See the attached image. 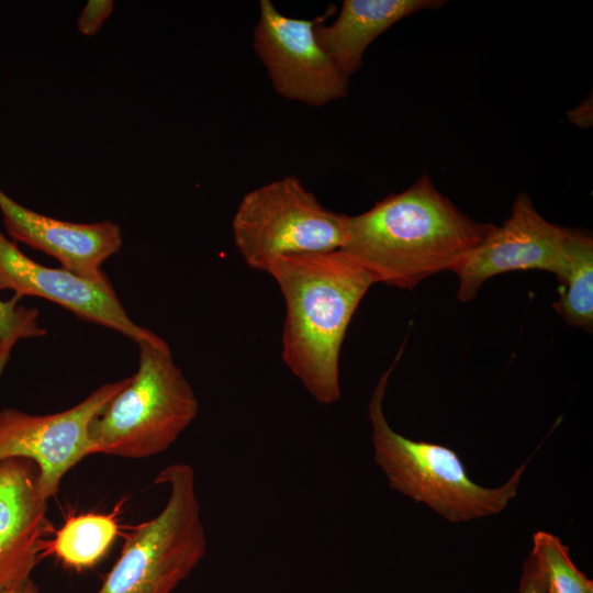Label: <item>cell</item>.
<instances>
[{"label":"cell","instance_id":"obj_1","mask_svg":"<svg viewBox=\"0 0 593 593\" xmlns=\"http://www.w3.org/2000/svg\"><path fill=\"white\" fill-rule=\"evenodd\" d=\"M493 225L462 213L424 174L366 212L346 215L340 249L374 283L411 290L438 272H455Z\"/></svg>","mask_w":593,"mask_h":593},{"label":"cell","instance_id":"obj_2","mask_svg":"<svg viewBox=\"0 0 593 593\" xmlns=\"http://www.w3.org/2000/svg\"><path fill=\"white\" fill-rule=\"evenodd\" d=\"M266 272L284 300L283 363L316 402H337L343 342L372 278L343 249L281 257Z\"/></svg>","mask_w":593,"mask_h":593},{"label":"cell","instance_id":"obj_3","mask_svg":"<svg viewBox=\"0 0 593 593\" xmlns=\"http://www.w3.org/2000/svg\"><path fill=\"white\" fill-rule=\"evenodd\" d=\"M393 365L380 377L368 404L374 461L390 486L424 503L452 523L501 513L517 495L527 462L501 486L485 488L472 481L459 456L450 448L413 440L396 433L383 412V399Z\"/></svg>","mask_w":593,"mask_h":593},{"label":"cell","instance_id":"obj_4","mask_svg":"<svg viewBox=\"0 0 593 593\" xmlns=\"http://www.w3.org/2000/svg\"><path fill=\"white\" fill-rule=\"evenodd\" d=\"M138 368L90 426L96 454L144 459L166 451L193 422L199 401L168 343L141 342Z\"/></svg>","mask_w":593,"mask_h":593},{"label":"cell","instance_id":"obj_5","mask_svg":"<svg viewBox=\"0 0 593 593\" xmlns=\"http://www.w3.org/2000/svg\"><path fill=\"white\" fill-rule=\"evenodd\" d=\"M168 486L164 508L139 524L98 593H172L206 553V535L188 463L164 468L154 481Z\"/></svg>","mask_w":593,"mask_h":593},{"label":"cell","instance_id":"obj_6","mask_svg":"<svg viewBox=\"0 0 593 593\" xmlns=\"http://www.w3.org/2000/svg\"><path fill=\"white\" fill-rule=\"evenodd\" d=\"M345 216L325 208L296 176H284L242 198L233 239L245 264L266 272L281 257L340 249Z\"/></svg>","mask_w":593,"mask_h":593},{"label":"cell","instance_id":"obj_7","mask_svg":"<svg viewBox=\"0 0 593 593\" xmlns=\"http://www.w3.org/2000/svg\"><path fill=\"white\" fill-rule=\"evenodd\" d=\"M130 379L102 384L78 404L54 414L1 410L0 461L9 458L33 461L37 468V492L48 502L58 493L64 477L83 458L96 454L91 423Z\"/></svg>","mask_w":593,"mask_h":593},{"label":"cell","instance_id":"obj_8","mask_svg":"<svg viewBox=\"0 0 593 593\" xmlns=\"http://www.w3.org/2000/svg\"><path fill=\"white\" fill-rule=\"evenodd\" d=\"M315 23L287 16L261 0L253 46L280 96L322 107L348 94L349 78L318 44Z\"/></svg>","mask_w":593,"mask_h":593},{"label":"cell","instance_id":"obj_9","mask_svg":"<svg viewBox=\"0 0 593 593\" xmlns=\"http://www.w3.org/2000/svg\"><path fill=\"white\" fill-rule=\"evenodd\" d=\"M571 228L542 217L527 193L515 199L508 217L493 225L483 240L454 272L458 278L457 299L477 296L490 278L517 270H544L559 280L568 264Z\"/></svg>","mask_w":593,"mask_h":593},{"label":"cell","instance_id":"obj_10","mask_svg":"<svg viewBox=\"0 0 593 593\" xmlns=\"http://www.w3.org/2000/svg\"><path fill=\"white\" fill-rule=\"evenodd\" d=\"M14 296H37L52 301L77 316L113 329L136 344L159 337L127 315L110 280L92 281L65 268L46 267L23 254L16 243L0 231V291Z\"/></svg>","mask_w":593,"mask_h":593},{"label":"cell","instance_id":"obj_11","mask_svg":"<svg viewBox=\"0 0 593 593\" xmlns=\"http://www.w3.org/2000/svg\"><path fill=\"white\" fill-rule=\"evenodd\" d=\"M0 212L14 240L53 256L63 268L88 280L107 279L102 265L122 246V232L116 223L57 220L21 205L1 188Z\"/></svg>","mask_w":593,"mask_h":593},{"label":"cell","instance_id":"obj_12","mask_svg":"<svg viewBox=\"0 0 593 593\" xmlns=\"http://www.w3.org/2000/svg\"><path fill=\"white\" fill-rule=\"evenodd\" d=\"M29 459L0 461V593L31 578L46 547L51 524Z\"/></svg>","mask_w":593,"mask_h":593},{"label":"cell","instance_id":"obj_13","mask_svg":"<svg viewBox=\"0 0 593 593\" xmlns=\"http://www.w3.org/2000/svg\"><path fill=\"white\" fill-rule=\"evenodd\" d=\"M440 0H345L336 20L325 25L316 20L315 36L342 72L350 78L362 64L367 47L401 19L438 9Z\"/></svg>","mask_w":593,"mask_h":593},{"label":"cell","instance_id":"obj_14","mask_svg":"<svg viewBox=\"0 0 593 593\" xmlns=\"http://www.w3.org/2000/svg\"><path fill=\"white\" fill-rule=\"evenodd\" d=\"M562 291L553 310L570 326L593 329V239L589 233L571 230L568 264L559 279Z\"/></svg>","mask_w":593,"mask_h":593},{"label":"cell","instance_id":"obj_15","mask_svg":"<svg viewBox=\"0 0 593 593\" xmlns=\"http://www.w3.org/2000/svg\"><path fill=\"white\" fill-rule=\"evenodd\" d=\"M116 533V523L110 515L82 514L67 519L52 548L65 564L87 568L105 555Z\"/></svg>","mask_w":593,"mask_h":593},{"label":"cell","instance_id":"obj_16","mask_svg":"<svg viewBox=\"0 0 593 593\" xmlns=\"http://www.w3.org/2000/svg\"><path fill=\"white\" fill-rule=\"evenodd\" d=\"M530 553L537 560L549 593H593V581L574 566L569 548L556 535L536 532Z\"/></svg>","mask_w":593,"mask_h":593},{"label":"cell","instance_id":"obj_17","mask_svg":"<svg viewBox=\"0 0 593 593\" xmlns=\"http://www.w3.org/2000/svg\"><path fill=\"white\" fill-rule=\"evenodd\" d=\"M19 300L16 296L9 301L0 300V374L19 340L47 334V331L38 325V310L19 305Z\"/></svg>","mask_w":593,"mask_h":593},{"label":"cell","instance_id":"obj_18","mask_svg":"<svg viewBox=\"0 0 593 593\" xmlns=\"http://www.w3.org/2000/svg\"><path fill=\"white\" fill-rule=\"evenodd\" d=\"M112 10L113 1L111 0L88 1L77 20L79 32L88 36L94 35L111 15Z\"/></svg>","mask_w":593,"mask_h":593},{"label":"cell","instance_id":"obj_19","mask_svg":"<svg viewBox=\"0 0 593 593\" xmlns=\"http://www.w3.org/2000/svg\"><path fill=\"white\" fill-rule=\"evenodd\" d=\"M517 593H549L537 560L532 553L524 561Z\"/></svg>","mask_w":593,"mask_h":593},{"label":"cell","instance_id":"obj_20","mask_svg":"<svg viewBox=\"0 0 593 593\" xmlns=\"http://www.w3.org/2000/svg\"><path fill=\"white\" fill-rule=\"evenodd\" d=\"M2 593H38V589L32 579L29 578Z\"/></svg>","mask_w":593,"mask_h":593}]
</instances>
